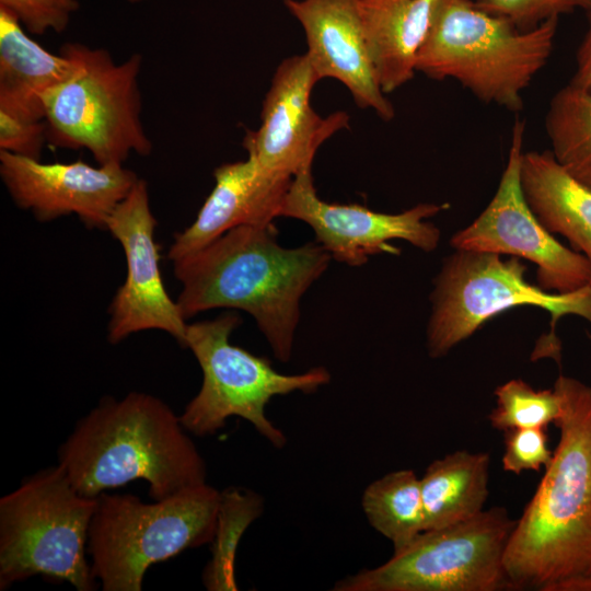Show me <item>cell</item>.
<instances>
[{"label":"cell","mask_w":591,"mask_h":591,"mask_svg":"<svg viewBox=\"0 0 591 591\" xmlns=\"http://www.w3.org/2000/svg\"><path fill=\"white\" fill-rule=\"evenodd\" d=\"M125 1H127L129 3H139V2H142L144 0H125Z\"/></svg>","instance_id":"obj_31"},{"label":"cell","mask_w":591,"mask_h":591,"mask_svg":"<svg viewBox=\"0 0 591 591\" xmlns=\"http://www.w3.org/2000/svg\"><path fill=\"white\" fill-rule=\"evenodd\" d=\"M241 324L234 313L187 324L183 347L188 348L202 371V384L186 405L179 420L196 436L213 434L231 416L241 417L274 447L287 440L265 415L271 397L300 391L313 393L331 381L324 367L299 374L276 371L265 357H258L230 343L231 333Z\"/></svg>","instance_id":"obj_8"},{"label":"cell","mask_w":591,"mask_h":591,"mask_svg":"<svg viewBox=\"0 0 591 591\" xmlns=\"http://www.w3.org/2000/svg\"><path fill=\"white\" fill-rule=\"evenodd\" d=\"M79 7V0H0V8L35 35L49 31L62 33Z\"/></svg>","instance_id":"obj_27"},{"label":"cell","mask_w":591,"mask_h":591,"mask_svg":"<svg viewBox=\"0 0 591 591\" xmlns=\"http://www.w3.org/2000/svg\"><path fill=\"white\" fill-rule=\"evenodd\" d=\"M439 0H359L362 30L382 91L387 94L417 72L419 51Z\"/></svg>","instance_id":"obj_18"},{"label":"cell","mask_w":591,"mask_h":591,"mask_svg":"<svg viewBox=\"0 0 591 591\" xmlns=\"http://www.w3.org/2000/svg\"><path fill=\"white\" fill-rule=\"evenodd\" d=\"M455 250L444 258L433 280L431 314L426 331L427 351L441 358L472 336L491 317L517 306L546 310L554 325L576 315L591 325V287L568 293L549 292L530 283L521 258Z\"/></svg>","instance_id":"obj_9"},{"label":"cell","mask_w":591,"mask_h":591,"mask_svg":"<svg viewBox=\"0 0 591 591\" xmlns=\"http://www.w3.org/2000/svg\"><path fill=\"white\" fill-rule=\"evenodd\" d=\"M520 183L541 223L591 262V188L571 176L551 150L523 151Z\"/></svg>","instance_id":"obj_20"},{"label":"cell","mask_w":591,"mask_h":591,"mask_svg":"<svg viewBox=\"0 0 591 591\" xmlns=\"http://www.w3.org/2000/svg\"><path fill=\"white\" fill-rule=\"evenodd\" d=\"M524 131V121L517 119L496 193L472 223L452 235L450 245L529 260L536 265L538 287L573 292L589 285L591 262L557 241L528 205L520 183Z\"/></svg>","instance_id":"obj_11"},{"label":"cell","mask_w":591,"mask_h":591,"mask_svg":"<svg viewBox=\"0 0 591 591\" xmlns=\"http://www.w3.org/2000/svg\"><path fill=\"white\" fill-rule=\"evenodd\" d=\"M60 51L74 60V69L45 100L49 146L86 149L99 165H123L131 153L149 155L152 142L141 121V55L116 63L106 49L80 43H67Z\"/></svg>","instance_id":"obj_7"},{"label":"cell","mask_w":591,"mask_h":591,"mask_svg":"<svg viewBox=\"0 0 591 591\" xmlns=\"http://www.w3.org/2000/svg\"><path fill=\"white\" fill-rule=\"evenodd\" d=\"M553 460L505 552L511 590L591 591V386L560 374Z\"/></svg>","instance_id":"obj_1"},{"label":"cell","mask_w":591,"mask_h":591,"mask_svg":"<svg viewBox=\"0 0 591 591\" xmlns=\"http://www.w3.org/2000/svg\"><path fill=\"white\" fill-rule=\"evenodd\" d=\"M503 507L426 530L379 567L339 580L337 591L511 590L505 552L515 525Z\"/></svg>","instance_id":"obj_10"},{"label":"cell","mask_w":591,"mask_h":591,"mask_svg":"<svg viewBox=\"0 0 591 591\" xmlns=\"http://www.w3.org/2000/svg\"><path fill=\"white\" fill-rule=\"evenodd\" d=\"M448 207V204L422 202L399 213H384L358 204L327 202L318 197L312 170H309L292 178L280 217L305 222L332 258L357 267L371 255L399 254V250L389 243L392 240H403L422 252H432L439 245L441 233L427 219Z\"/></svg>","instance_id":"obj_12"},{"label":"cell","mask_w":591,"mask_h":591,"mask_svg":"<svg viewBox=\"0 0 591 591\" xmlns=\"http://www.w3.org/2000/svg\"><path fill=\"white\" fill-rule=\"evenodd\" d=\"M588 27L576 55V70L571 83L591 93V8Z\"/></svg>","instance_id":"obj_30"},{"label":"cell","mask_w":591,"mask_h":591,"mask_svg":"<svg viewBox=\"0 0 591 591\" xmlns=\"http://www.w3.org/2000/svg\"><path fill=\"white\" fill-rule=\"evenodd\" d=\"M475 5L507 19L520 30H531L576 10L588 11L591 0H476Z\"/></svg>","instance_id":"obj_26"},{"label":"cell","mask_w":591,"mask_h":591,"mask_svg":"<svg viewBox=\"0 0 591 591\" xmlns=\"http://www.w3.org/2000/svg\"><path fill=\"white\" fill-rule=\"evenodd\" d=\"M88 555L104 591H140L150 566L211 543L221 491L207 483L152 503L132 495L96 497Z\"/></svg>","instance_id":"obj_5"},{"label":"cell","mask_w":591,"mask_h":591,"mask_svg":"<svg viewBox=\"0 0 591 591\" xmlns=\"http://www.w3.org/2000/svg\"><path fill=\"white\" fill-rule=\"evenodd\" d=\"M96 498L81 495L60 465L40 470L0 499V590L36 575L97 587L88 559Z\"/></svg>","instance_id":"obj_6"},{"label":"cell","mask_w":591,"mask_h":591,"mask_svg":"<svg viewBox=\"0 0 591 591\" xmlns=\"http://www.w3.org/2000/svg\"><path fill=\"white\" fill-rule=\"evenodd\" d=\"M259 500L252 493L231 488L221 491L216 532L212 538V559L204 575L209 590H236L234 554L245 528L256 518Z\"/></svg>","instance_id":"obj_24"},{"label":"cell","mask_w":591,"mask_h":591,"mask_svg":"<svg viewBox=\"0 0 591 591\" xmlns=\"http://www.w3.org/2000/svg\"><path fill=\"white\" fill-rule=\"evenodd\" d=\"M557 25L552 19L520 30L475 1L439 0L417 72L454 80L486 104L519 112L522 93L552 55Z\"/></svg>","instance_id":"obj_4"},{"label":"cell","mask_w":591,"mask_h":591,"mask_svg":"<svg viewBox=\"0 0 591 591\" xmlns=\"http://www.w3.org/2000/svg\"><path fill=\"white\" fill-rule=\"evenodd\" d=\"M0 176L14 204L37 220L76 215L86 227L102 230L138 181L119 164L43 163L2 150Z\"/></svg>","instance_id":"obj_15"},{"label":"cell","mask_w":591,"mask_h":591,"mask_svg":"<svg viewBox=\"0 0 591 591\" xmlns=\"http://www.w3.org/2000/svg\"><path fill=\"white\" fill-rule=\"evenodd\" d=\"M545 129L557 162L591 188V93L571 82L559 89L549 101Z\"/></svg>","instance_id":"obj_23"},{"label":"cell","mask_w":591,"mask_h":591,"mask_svg":"<svg viewBox=\"0 0 591 591\" xmlns=\"http://www.w3.org/2000/svg\"><path fill=\"white\" fill-rule=\"evenodd\" d=\"M331 259L317 242L281 246L274 223L237 227L173 262L182 283L176 303L185 320L218 308L245 311L275 357L286 362L292 352L300 301Z\"/></svg>","instance_id":"obj_2"},{"label":"cell","mask_w":591,"mask_h":591,"mask_svg":"<svg viewBox=\"0 0 591 591\" xmlns=\"http://www.w3.org/2000/svg\"><path fill=\"white\" fill-rule=\"evenodd\" d=\"M554 452L548 448L546 428H517L505 431L502 468L521 474L524 471L540 472L549 465Z\"/></svg>","instance_id":"obj_28"},{"label":"cell","mask_w":591,"mask_h":591,"mask_svg":"<svg viewBox=\"0 0 591 591\" xmlns=\"http://www.w3.org/2000/svg\"><path fill=\"white\" fill-rule=\"evenodd\" d=\"M215 186L195 221L174 236L170 260H177L242 225L266 227L280 217L290 176L263 169L252 157L219 165Z\"/></svg>","instance_id":"obj_17"},{"label":"cell","mask_w":591,"mask_h":591,"mask_svg":"<svg viewBox=\"0 0 591 591\" xmlns=\"http://www.w3.org/2000/svg\"><path fill=\"white\" fill-rule=\"evenodd\" d=\"M301 25L306 55L320 80L339 81L354 102L381 119L394 118L393 104L382 91L367 47L359 0H285Z\"/></svg>","instance_id":"obj_16"},{"label":"cell","mask_w":591,"mask_h":591,"mask_svg":"<svg viewBox=\"0 0 591 591\" xmlns=\"http://www.w3.org/2000/svg\"><path fill=\"white\" fill-rule=\"evenodd\" d=\"M318 81L305 53L277 66L263 102L260 125L247 130L242 142L263 169L290 177L312 170L320 147L348 128L347 113L321 116L312 107L311 95Z\"/></svg>","instance_id":"obj_14"},{"label":"cell","mask_w":591,"mask_h":591,"mask_svg":"<svg viewBox=\"0 0 591 591\" xmlns=\"http://www.w3.org/2000/svg\"><path fill=\"white\" fill-rule=\"evenodd\" d=\"M18 19L0 8V112L45 120V100L74 69L67 54L46 50Z\"/></svg>","instance_id":"obj_19"},{"label":"cell","mask_w":591,"mask_h":591,"mask_svg":"<svg viewBox=\"0 0 591 591\" xmlns=\"http://www.w3.org/2000/svg\"><path fill=\"white\" fill-rule=\"evenodd\" d=\"M589 286L591 287V276H590V280H589Z\"/></svg>","instance_id":"obj_33"},{"label":"cell","mask_w":591,"mask_h":591,"mask_svg":"<svg viewBox=\"0 0 591 591\" xmlns=\"http://www.w3.org/2000/svg\"><path fill=\"white\" fill-rule=\"evenodd\" d=\"M588 336H589V339H590V343H591V333H589Z\"/></svg>","instance_id":"obj_32"},{"label":"cell","mask_w":591,"mask_h":591,"mask_svg":"<svg viewBox=\"0 0 591 591\" xmlns=\"http://www.w3.org/2000/svg\"><path fill=\"white\" fill-rule=\"evenodd\" d=\"M155 227L147 182L138 178L106 224L127 264L126 279L109 305L107 339L112 344L148 329L166 332L184 344L187 323L163 283Z\"/></svg>","instance_id":"obj_13"},{"label":"cell","mask_w":591,"mask_h":591,"mask_svg":"<svg viewBox=\"0 0 591 591\" xmlns=\"http://www.w3.org/2000/svg\"><path fill=\"white\" fill-rule=\"evenodd\" d=\"M45 142V120H22L0 112V150L40 160Z\"/></svg>","instance_id":"obj_29"},{"label":"cell","mask_w":591,"mask_h":591,"mask_svg":"<svg viewBox=\"0 0 591 591\" xmlns=\"http://www.w3.org/2000/svg\"><path fill=\"white\" fill-rule=\"evenodd\" d=\"M58 465L90 498L137 479L149 484L153 500L207 483L205 461L179 416L142 392L104 397L59 447Z\"/></svg>","instance_id":"obj_3"},{"label":"cell","mask_w":591,"mask_h":591,"mask_svg":"<svg viewBox=\"0 0 591 591\" xmlns=\"http://www.w3.org/2000/svg\"><path fill=\"white\" fill-rule=\"evenodd\" d=\"M496 407L488 416L493 428L507 431L517 428H546L560 416L558 393L535 390L521 379H512L496 387Z\"/></svg>","instance_id":"obj_25"},{"label":"cell","mask_w":591,"mask_h":591,"mask_svg":"<svg viewBox=\"0 0 591 591\" xmlns=\"http://www.w3.org/2000/svg\"><path fill=\"white\" fill-rule=\"evenodd\" d=\"M490 455L457 450L431 462L420 478L425 531L466 521L484 510Z\"/></svg>","instance_id":"obj_21"},{"label":"cell","mask_w":591,"mask_h":591,"mask_svg":"<svg viewBox=\"0 0 591 591\" xmlns=\"http://www.w3.org/2000/svg\"><path fill=\"white\" fill-rule=\"evenodd\" d=\"M362 509L373 529L404 548L425 531L420 478L412 470L387 473L363 491Z\"/></svg>","instance_id":"obj_22"}]
</instances>
